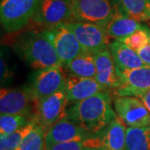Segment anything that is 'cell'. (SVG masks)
<instances>
[{
  "label": "cell",
  "instance_id": "obj_1",
  "mask_svg": "<svg viewBox=\"0 0 150 150\" xmlns=\"http://www.w3.org/2000/svg\"><path fill=\"white\" fill-rule=\"evenodd\" d=\"M109 89L74 103L67 108L66 116L93 136H96L118 117L111 106L112 95Z\"/></svg>",
  "mask_w": 150,
  "mask_h": 150
},
{
  "label": "cell",
  "instance_id": "obj_2",
  "mask_svg": "<svg viewBox=\"0 0 150 150\" xmlns=\"http://www.w3.org/2000/svg\"><path fill=\"white\" fill-rule=\"evenodd\" d=\"M13 48L18 56L34 69L63 66L46 29L22 33L14 41Z\"/></svg>",
  "mask_w": 150,
  "mask_h": 150
},
{
  "label": "cell",
  "instance_id": "obj_3",
  "mask_svg": "<svg viewBox=\"0 0 150 150\" xmlns=\"http://www.w3.org/2000/svg\"><path fill=\"white\" fill-rule=\"evenodd\" d=\"M39 0H2L0 19L8 33H15L26 27L34 15Z\"/></svg>",
  "mask_w": 150,
  "mask_h": 150
},
{
  "label": "cell",
  "instance_id": "obj_4",
  "mask_svg": "<svg viewBox=\"0 0 150 150\" xmlns=\"http://www.w3.org/2000/svg\"><path fill=\"white\" fill-rule=\"evenodd\" d=\"M73 20L72 0H39L32 21L48 29Z\"/></svg>",
  "mask_w": 150,
  "mask_h": 150
},
{
  "label": "cell",
  "instance_id": "obj_5",
  "mask_svg": "<svg viewBox=\"0 0 150 150\" xmlns=\"http://www.w3.org/2000/svg\"><path fill=\"white\" fill-rule=\"evenodd\" d=\"M65 83L66 77L63 66H53L37 70L27 87L36 103L59 91L64 88Z\"/></svg>",
  "mask_w": 150,
  "mask_h": 150
},
{
  "label": "cell",
  "instance_id": "obj_6",
  "mask_svg": "<svg viewBox=\"0 0 150 150\" xmlns=\"http://www.w3.org/2000/svg\"><path fill=\"white\" fill-rule=\"evenodd\" d=\"M74 33L83 48L93 54H96L109 48L110 37L106 32L105 28L91 23L79 22L76 20L66 23Z\"/></svg>",
  "mask_w": 150,
  "mask_h": 150
},
{
  "label": "cell",
  "instance_id": "obj_7",
  "mask_svg": "<svg viewBox=\"0 0 150 150\" xmlns=\"http://www.w3.org/2000/svg\"><path fill=\"white\" fill-rule=\"evenodd\" d=\"M73 20L105 28L113 13L110 0H72Z\"/></svg>",
  "mask_w": 150,
  "mask_h": 150
},
{
  "label": "cell",
  "instance_id": "obj_8",
  "mask_svg": "<svg viewBox=\"0 0 150 150\" xmlns=\"http://www.w3.org/2000/svg\"><path fill=\"white\" fill-rule=\"evenodd\" d=\"M113 108L118 118L130 128L150 126V112L138 97H113Z\"/></svg>",
  "mask_w": 150,
  "mask_h": 150
},
{
  "label": "cell",
  "instance_id": "obj_9",
  "mask_svg": "<svg viewBox=\"0 0 150 150\" xmlns=\"http://www.w3.org/2000/svg\"><path fill=\"white\" fill-rule=\"evenodd\" d=\"M68 104L65 87L54 94L36 102L34 113L38 123L48 129L64 117Z\"/></svg>",
  "mask_w": 150,
  "mask_h": 150
},
{
  "label": "cell",
  "instance_id": "obj_10",
  "mask_svg": "<svg viewBox=\"0 0 150 150\" xmlns=\"http://www.w3.org/2000/svg\"><path fill=\"white\" fill-rule=\"evenodd\" d=\"M46 31L54 44L63 67L85 51L74 33L65 23L48 28Z\"/></svg>",
  "mask_w": 150,
  "mask_h": 150
},
{
  "label": "cell",
  "instance_id": "obj_11",
  "mask_svg": "<svg viewBox=\"0 0 150 150\" xmlns=\"http://www.w3.org/2000/svg\"><path fill=\"white\" fill-rule=\"evenodd\" d=\"M116 71L121 86L112 90L114 95L139 98L150 88L149 65L133 69H120L116 68Z\"/></svg>",
  "mask_w": 150,
  "mask_h": 150
},
{
  "label": "cell",
  "instance_id": "obj_12",
  "mask_svg": "<svg viewBox=\"0 0 150 150\" xmlns=\"http://www.w3.org/2000/svg\"><path fill=\"white\" fill-rule=\"evenodd\" d=\"M35 101L27 86L21 88H2L0 91L1 114L34 116Z\"/></svg>",
  "mask_w": 150,
  "mask_h": 150
},
{
  "label": "cell",
  "instance_id": "obj_13",
  "mask_svg": "<svg viewBox=\"0 0 150 150\" xmlns=\"http://www.w3.org/2000/svg\"><path fill=\"white\" fill-rule=\"evenodd\" d=\"M126 129L125 123L117 117L100 134L86 139V147L95 150H124Z\"/></svg>",
  "mask_w": 150,
  "mask_h": 150
},
{
  "label": "cell",
  "instance_id": "obj_14",
  "mask_svg": "<svg viewBox=\"0 0 150 150\" xmlns=\"http://www.w3.org/2000/svg\"><path fill=\"white\" fill-rule=\"evenodd\" d=\"M92 137L93 136L65 115L47 130L45 140L48 146L64 142L86 140Z\"/></svg>",
  "mask_w": 150,
  "mask_h": 150
},
{
  "label": "cell",
  "instance_id": "obj_15",
  "mask_svg": "<svg viewBox=\"0 0 150 150\" xmlns=\"http://www.w3.org/2000/svg\"><path fill=\"white\" fill-rule=\"evenodd\" d=\"M96 65V79L105 89L115 90L120 88L121 83L116 71V66L109 48L94 54Z\"/></svg>",
  "mask_w": 150,
  "mask_h": 150
},
{
  "label": "cell",
  "instance_id": "obj_16",
  "mask_svg": "<svg viewBox=\"0 0 150 150\" xmlns=\"http://www.w3.org/2000/svg\"><path fill=\"white\" fill-rule=\"evenodd\" d=\"M65 88L69 104L82 101L105 89L95 79L79 78L71 75L66 77Z\"/></svg>",
  "mask_w": 150,
  "mask_h": 150
},
{
  "label": "cell",
  "instance_id": "obj_17",
  "mask_svg": "<svg viewBox=\"0 0 150 150\" xmlns=\"http://www.w3.org/2000/svg\"><path fill=\"white\" fill-rule=\"evenodd\" d=\"M144 28L146 26L142 25L141 22L129 16L127 13H123V10H120L114 6L112 16L105 29L110 38L123 39Z\"/></svg>",
  "mask_w": 150,
  "mask_h": 150
},
{
  "label": "cell",
  "instance_id": "obj_18",
  "mask_svg": "<svg viewBox=\"0 0 150 150\" xmlns=\"http://www.w3.org/2000/svg\"><path fill=\"white\" fill-rule=\"evenodd\" d=\"M108 48L118 69H133L147 66L136 51L118 39L112 41Z\"/></svg>",
  "mask_w": 150,
  "mask_h": 150
},
{
  "label": "cell",
  "instance_id": "obj_19",
  "mask_svg": "<svg viewBox=\"0 0 150 150\" xmlns=\"http://www.w3.org/2000/svg\"><path fill=\"white\" fill-rule=\"evenodd\" d=\"M64 67L67 71L68 75L86 79L96 78L94 54L88 51H83L82 54L71 60Z\"/></svg>",
  "mask_w": 150,
  "mask_h": 150
},
{
  "label": "cell",
  "instance_id": "obj_20",
  "mask_svg": "<svg viewBox=\"0 0 150 150\" xmlns=\"http://www.w3.org/2000/svg\"><path fill=\"white\" fill-rule=\"evenodd\" d=\"M124 150H150V126L128 127Z\"/></svg>",
  "mask_w": 150,
  "mask_h": 150
},
{
  "label": "cell",
  "instance_id": "obj_21",
  "mask_svg": "<svg viewBox=\"0 0 150 150\" xmlns=\"http://www.w3.org/2000/svg\"><path fill=\"white\" fill-rule=\"evenodd\" d=\"M38 123L36 117L21 129L8 135L0 136V150H17L22 141Z\"/></svg>",
  "mask_w": 150,
  "mask_h": 150
},
{
  "label": "cell",
  "instance_id": "obj_22",
  "mask_svg": "<svg viewBox=\"0 0 150 150\" xmlns=\"http://www.w3.org/2000/svg\"><path fill=\"white\" fill-rule=\"evenodd\" d=\"M47 130L38 122L35 127L25 136L17 150H45Z\"/></svg>",
  "mask_w": 150,
  "mask_h": 150
},
{
  "label": "cell",
  "instance_id": "obj_23",
  "mask_svg": "<svg viewBox=\"0 0 150 150\" xmlns=\"http://www.w3.org/2000/svg\"><path fill=\"white\" fill-rule=\"evenodd\" d=\"M34 116L24 114H1L0 115V136L15 132L28 123Z\"/></svg>",
  "mask_w": 150,
  "mask_h": 150
},
{
  "label": "cell",
  "instance_id": "obj_24",
  "mask_svg": "<svg viewBox=\"0 0 150 150\" xmlns=\"http://www.w3.org/2000/svg\"><path fill=\"white\" fill-rule=\"evenodd\" d=\"M118 2L129 16L140 22L150 21L147 13L148 0H118Z\"/></svg>",
  "mask_w": 150,
  "mask_h": 150
},
{
  "label": "cell",
  "instance_id": "obj_25",
  "mask_svg": "<svg viewBox=\"0 0 150 150\" xmlns=\"http://www.w3.org/2000/svg\"><path fill=\"white\" fill-rule=\"evenodd\" d=\"M118 40L122 41L126 45H128L129 48H131L133 50L138 53L140 49L145 47L149 42L150 29L146 27L143 29H139L136 31L129 37L123 38V39H118Z\"/></svg>",
  "mask_w": 150,
  "mask_h": 150
},
{
  "label": "cell",
  "instance_id": "obj_26",
  "mask_svg": "<svg viewBox=\"0 0 150 150\" xmlns=\"http://www.w3.org/2000/svg\"><path fill=\"white\" fill-rule=\"evenodd\" d=\"M85 147V140H76L48 145L45 150H83Z\"/></svg>",
  "mask_w": 150,
  "mask_h": 150
},
{
  "label": "cell",
  "instance_id": "obj_27",
  "mask_svg": "<svg viewBox=\"0 0 150 150\" xmlns=\"http://www.w3.org/2000/svg\"><path fill=\"white\" fill-rule=\"evenodd\" d=\"M10 70L7 65L6 61L3 58V55L1 54V83L3 84L4 83H5L8 79H10Z\"/></svg>",
  "mask_w": 150,
  "mask_h": 150
},
{
  "label": "cell",
  "instance_id": "obj_28",
  "mask_svg": "<svg viewBox=\"0 0 150 150\" xmlns=\"http://www.w3.org/2000/svg\"><path fill=\"white\" fill-rule=\"evenodd\" d=\"M141 59L144 62L146 65L150 66V40L149 43L138 52Z\"/></svg>",
  "mask_w": 150,
  "mask_h": 150
},
{
  "label": "cell",
  "instance_id": "obj_29",
  "mask_svg": "<svg viewBox=\"0 0 150 150\" xmlns=\"http://www.w3.org/2000/svg\"><path fill=\"white\" fill-rule=\"evenodd\" d=\"M139 98L144 103L145 107L147 108V109L150 112V88L147 92H145L142 96H140Z\"/></svg>",
  "mask_w": 150,
  "mask_h": 150
},
{
  "label": "cell",
  "instance_id": "obj_30",
  "mask_svg": "<svg viewBox=\"0 0 150 150\" xmlns=\"http://www.w3.org/2000/svg\"><path fill=\"white\" fill-rule=\"evenodd\" d=\"M147 13H148V16L149 17L150 19V0H148V4H147Z\"/></svg>",
  "mask_w": 150,
  "mask_h": 150
},
{
  "label": "cell",
  "instance_id": "obj_31",
  "mask_svg": "<svg viewBox=\"0 0 150 150\" xmlns=\"http://www.w3.org/2000/svg\"><path fill=\"white\" fill-rule=\"evenodd\" d=\"M83 150H95L94 149H93V148H90V147H85L84 149Z\"/></svg>",
  "mask_w": 150,
  "mask_h": 150
}]
</instances>
